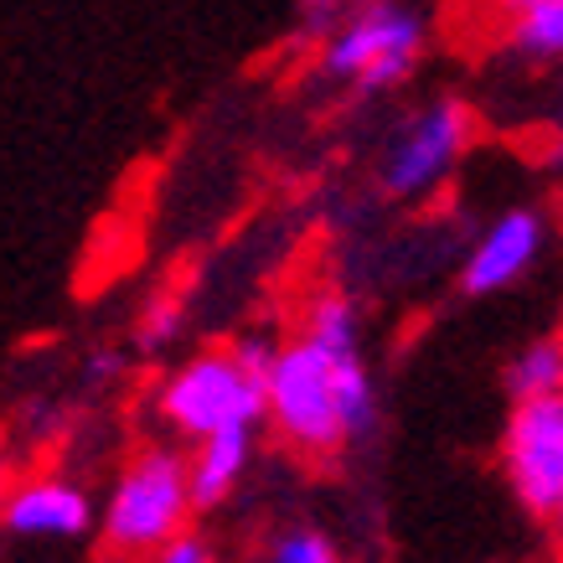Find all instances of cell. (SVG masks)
<instances>
[{"mask_svg":"<svg viewBox=\"0 0 563 563\" xmlns=\"http://www.w3.org/2000/svg\"><path fill=\"white\" fill-rule=\"evenodd\" d=\"M377 424V383L362 357L357 300L316 285L264 373V429L310 465L342 461Z\"/></svg>","mask_w":563,"mask_h":563,"instance_id":"cell-1","label":"cell"},{"mask_svg":"<svg viewBox=\"0 0 563 563\" xmlns=\"http://www.w3.org/2000/svg\"><path fill=\"white\" fill-rule=\"evenodd\" d=\"M274 342L243 336L228 346H202L176 362L155 388V419L176 444H197L222 429H264V373Z\"/></svg>","mask_w":563,"mask_h":563,"instance_id":"cell-2","label":"cell"},{"mask_svg":"<svg viewBox=\"0 0 563 563\" xmlns=\"http://www.w3.org/2000/svg\"><path fill=\"white\" fill-rule=\"evenodd\" d=\"M197 501L187 481V450L176 440H145L120 461L99 501V543L109 559L145 563L155 548L191 528Z\"/></svg>","mask_w":563,"mask_h":563,"instance_id":"cell-3","label":"cell"},{"mask_svg":"<svg viewBox=\"0 0 563 563\" xmlns=\"http://www.w3.org/2000/svg\"><path fill=\"white\" fill-rule=\"evenodd\" d=\"M476 109L455 93L424 99L393 124V135L383 140L377 155V187L393 202H424L429 191H440L450 176L461 172L465 151L476 145Z\"/></svg>","mask_w":563,"mask_h":563,"instance_id":"cell-4","label":"cell"},{"mask_svg":"<svg viewBox=\"0 0 563 563\" xmlns=\"http://www.w3.org/2000/svg\"><path fill=\"white\" fill-rule=\"evenodd\" d=\"M429 26L404 0H367L321 42V73L357 93H388L409 84L424 57Z\"/></svg>","mask_w":563,"mask_h":563,"instance_id":"cell-5","label":"cell"},{"mask_svg":"<svg viewBox=\"0 0 563 563\" xmlns=\"http://www.w3.org/2000/svg\"><path fill=\"white\" fill-rule=\"evenodd\" d=\"M496 465L507 476V492L517 507L538 522L559 512L563 501V398H538V404H512Z\"/></svg>","mask_w":563,"mask_h":563,"instance_id":"cell-6","label":"cell"},{"mask_svg":"<svg viewBox=\"0 0 563 563\" xmlns=\"http://www.w3.org/2000/svg\"><path fill=\"white\" fill-rule=\"evenodd\" d=\"M99 528V507L84 481L63 471H32L16 476L0 501V532L16 543H78Z\"/></svg>","mask_w":563,"mask_h":563,"instance_id":"cell-7","label":"cell"},{"mask_svg":"<svg viewBox=\"0 0 563 563\" xmlns=\"http://www.w3.org/2000/svg\"><path fill=\"white\" fill-rule=\"evenodd\" d=\"M548 239H553L548 207H538V202L507 207V212L486 222L476 233V243H471V254H465V264H461V295L486 300V295L512 290L517 279L543 258Z\"/></svg>","mask_w":563,"mask_h":563,"instance_id":"cell-8","label":"cell"},{"mask_svg":"<svg viewBox=\"0 0 563 563\" xmlns=\"http://www.w3.org/2000/svg\"><path fill=\"white\" fill-rule=\"evenodd\" d=\"M258 429H222L207 440L187 444V481L197 512H218L222 501H233V492L243 486L249 465H254Z\"/></svg>","mask_w":563,"mask_h":563,"instance_id":"cell-9","label":"cell"},{"mask_svg":"<svg viewBox=\"0 0 563 563\" xmlns=\"http://www.w3.org/2000/svg\"><path fill=\"white\" fill-rule=\"evenodd\" d=\"M501 47L512 52L517 63H532V68L563 63V0H532L517 16H507L501 21Z\"/></svg>","mask_w":563,"mask_h":563,"instance_id":"cell-10","label":"cell"},{"mask_svg":"<svg viewBox=\"0 0 563 563\" xmlns=\"http://www.w3.org/2000/svg\"><path fill=\"white\" fill-rule=\"evenodd\" d=\"M507 398L512 404H538V398H563V336H538L507 362Z\"/></svg>","mask_w":563,"mask_h":563,"instance_id":"cell-11","label":"cell"},{"mask_svg":"<svg viewBox=\"0 0 563 563\" xmlns=\"http://www.w3.org/2000/svg\"><path fill=\"white\" fill-rule=\"evenodd\" d=\"M181 325H187V300L176 290L151 295V306L140 310V321H135V346L155 357V352H166L181 336Z\"/></svg>","mask_w":563,"mask_h":563,"instance_id":"cell-12","label":"cell"},{"mask_svg":"<svg viewBox=\"0 0 563 563\" xmlns=\"http://www.w3.org/2000/svg\"><path fill=\"white\" fill-rule=\"evenodd\" d=\"M362 5L367 0H300L295 5V32L306 36V42H325L346 16H357Z\"/></svg>","mask_w":563,"mask_h":563,"instance_id":"cell-13","label":"cell"},{"mask_svg":"<svg viewBox=\"0 0 563 563\" xmlns=\"http://www.w3.org/2000/svg\"><path fill=\"white\" fill-rule=\"evenodd\" d=\"M269 563H342V553H336V543H331L325 532L290 528V532H279V538H274Z\"/></svg>","mask_w":563,"mask_h":563,"instance_id":"cell-14","label":"cell"},{"mask_svg":"<svg viewBox=\"0 0 563 563\" xmlns=\"http://www.w3.org/2000/svg\"><path fill=\"white\" fill-rule=\"evenodd\" d=\"M145 563H218V548H212V538H202V532H181V538H172L166 548H155Z\"/></svg>","mask_w":563,"mask_h":563,"instance_id":"cell-15","label":"cell"},{"mask_svg":"<svg viewBox=\"0 0 563 563\" xmlns=\"http://www.w3.org/2000/svg\"><path fill=\"white\" fill-rule=\"evenodd\" d=\"M548 528V543H553V563H563V501H559V512L543 522Z\"/></svg>","mask_w":563,"mask_h":563,"instance_id":"cell-16","label":"cell"},{"mask_svg":"<svg viewBox=\"0 0 563 563\" xmlns=\"http://www.w3.org/2000/svg\"><path fill=\"white\" fill-rule=\"evenodd\" d=\"M553 161L563 166V88H559V109H553Z\"/></svg>","mask_w":563,"mask_h":563,"instance_id":"cell-17","label":"cell"},{"mask_svg":"<svg viewBox=\"0 0 563 563\" xmlns=\"http://www.w3.org/2000/svg\"><path fill=\"white\" fill-rule=\"evenodd\" d=\"M11 455H5V434H0V501H5V492H11Z\"/></svg>","mask_w":563,"mask_h":563,"instance_id":"cell-18","label":"cell"},{"mask_svg":"<svg viewBox=\"0 0 563 563\" xmlns=\"http://www.w3.org/2000/svg\"><path fill=\"white\" fill-rule=\"evenodd\" d=\"M522 5H532V0H492V11H496V16H501V21H507V16H517Z\"/></svg>","mask_w":563,"mask_h":563,"instance_id":"cell-19","label":"cell"},{"mask_svg":"<svg viewBox=\"0 0 563 563\" xmlns=\"http://www.w3.org/2000/svg\"><path fill=\"white\" fill-rule=\"evenodd\" d=\"M559 336H563V325H559Z\"/></svg>","mask_w":563,"mask_h":563,"instance_id":"cell-20","label":"cell"}]
</instances>
